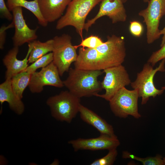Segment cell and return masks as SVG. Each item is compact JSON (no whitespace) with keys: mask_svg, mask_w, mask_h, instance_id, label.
Listing matches in <instances>:
<instances>
[{"mask_svg":"<svg viewBox=\"0 0 165 165\" xmlns=\"http://www.w3.org/2000/svg\"><path fill=\"white\" fill-rule=\"evenodd\" d=\"M101 70H90L71 68L67 78L63 81L69 91L79 98L96 96L103 89L98 77Z\"/></svg>","mask_w":165,"mask_h":165,"instance_id":"1","label":"cell"},{"mask_svg":"<svg viewBox=\"0 0 165 165\" xmlns=\"http://www.w3.org/2000/svg\"><path fill=\"white\" fill-rule=\"evenodd\" d=\"M96 49L95 59L92 70H104L122 64L124 61L126 48L122 37L108 36L106 41Z\"/></svg>","mask_w":165,"mask_h":165,"instance_id":"2","label":"cell"},{"mask_svg":"<svg viewBox=\"0 0 165 165\" xmlns=\"http://www.w3.org/2000/svg\"><path fill=\"white\" fill-rule=\"evenodd\" d=\"M103 0H72L66 12L57 21L56 29L60 30L68 26L74 27L82 38L86 18L90 11Z\"/></svg>","mask_w":165,"mask_h":165,"instance_id":"3","label":"cell"},{"mask_svg":"<svg viewBox=\"0 0 165 165\" xmlns=\"http://www.w3.org/2000/svg\"><path fill=\"white\" fill-rule=\"evenodd\" d=\"M46 104L49 107L52 117L56 120L70 123L79 112L80 98L69 91L49 98Z\"/></svg>","mask_w":165,"mask_h":165,"instance_id":"4","label":"cell"},{"mask_svg":"<svg viewBox=\"0 0 165 165\" xmlns=\"http://www.w3.org/2000/svg\"><path fill=\"white\" fill-rule=\"evenodd\" d=\"M165 59L162 60L159 66L154 69L153 67L147 62L145 64L142 70L137 74V78L130 85L134 89L138 90L139 97L141 98V104H146L151 97L155 98L162 94L164 90L157 89L155 86L153 79L158 72H164Z\"/></svg>","mask_w":165,"mask_h":165,"instance_id":"5","label":"cell"},{"mask_svg":"<svg viewBox=\"0 0 165 165\" xmlns=\"http://www.w3.org/2000/svg\"><path fill=\"white\" fill-rule=\"evenodd\" d=\"M137 90H129L125 87L119 89L109 101L110 109L114 115L121 118L128 116L138 119L141 116L138 111Z\"/></svg>","mask_w":165,"mask_h":165,"instance_id":"6","label":"cell"},{"mask_svg":"<svg viewBox=\"0 0 165 165\" xmlns=\"http://www.w3.org/2000/svg\"><path fill=\"white\" fill-rule=\"evenodd\" d=\"M53 39V61L57 67L60 76H62L69 70L71 64L76 61L78 47L72 45L71 37L68 34L56 36Z\"/></svg>","mask_w":165,"mask_h":165,"instance_id":"7","label":"cell"},{"mask_svg":"<svg viewBox=\"0 0 165 165\" xmlns=\"http://www.w3.org/2000/svg\"><path fill=\"white\" fill-rule=\"evenodd\" d=\"M147 7L140 11L139 16L146 26L147 42L152 43L161 35L159 28L161 18L165 15V0H149Z\"/></svg>","mask_w":165,"mask_h":165,"instance_id":"8","label":"cell"},{"mask_svg":"<svg viewBox=\"0 0 165 165\" xmlns=\"http://www.w3.org/2000/svg\"><path fill=\"white\" fill-rule=\"evenodd\" d=\"M103 72L105 76L101 83L105 92L96 96L109 101L119 89L130 84L131 82L127 71L122 64L105 69Z\"/></svg>","mask_w":165,"mask_h":165,"instance_id":"9","label":"cell"},{"mask_svg":"<svg viewBox=\"0 0 165 165\" xmlns=\"http://www.w3.org/2000/svg\"><path fill=\"white\" fill-rule=\"evenodd\" d=\"M58 68L53 61L39 72L31 74L28 85L30 91L33 93H39L46 86L62 88L64 85L60 77Z\"/></svg>","mask_w":165,"mask_h":165,"instance_id":"10","label":"cell"},{"mask_svg":"<svg viewBox=\"0 0 165 165\" xmlns=\"http://www.w3.org/2000/svg\"><path fill=\"white\" fill-rule=\"evenodd\" d=\"M104 16H108L113 24L126 21L127 15L123 3L121 0H103L97 13L85 23L84 30L88 31L97 20Z\"/></svg>","mask_w":165,"mask_h":165,"instance_id":"11","label":"cell"},{"mask_svg":"<svg viewBox=\"0 0 165 165\" xmlns=\"http://www.w3.org/2000/svg\"><path fill=\"white\" fill-rule=\"evenodd\" d=\"M68 143L72 145L75 151L84 150H109L117 148L120 144L117 136L102 134L95 138H79L71 140L68 141Z\"/></svg>","mask_w":165,"mask_h":165,"instance_id":"12","label":"cell"},{"mask_svg":"<svg viewBox=\"0 0 165 165\" xmlns=\"http://www.w3.org/2000/svg\"><path fill=\"white\" fill-rule=\"evenodd\" d=\"M12 11L13 16L12 22L15 28V33L12 38L14 46L19 47L36 40L38 28L32 29L28 27L23 16L22 7H16Z\"/></svg>","mask_w":165,"mask_h":165,"instance_id":"13","label":"cell"},{"mask_svg":"<svg viewBox=\"0 0 165 165\" xmlns=\"http://www.w3.org/2000/svg\"><path fill=\"white\" fill-rule=\"evenodd\" d=\"M28 48L26 55L23 60L17 59L19 47L14 46L9 50L3 60V63L7 70L6 73V79H11L15 75L24 71L28 66V57L32 50V42L28 43Z\"/></svg>","mask_w":165,"mask_h":165,"instance_id":"14","label":"cell"},{"mask_svg":"<svg viewBox=\"0 0 165 165\" xmlns=\"http://www.w3.org/2000/svg\"><path fill=\"white\" fill-rule=\"evenodd\" d=\"M72 0H37L41 13L48 23L61 18Z\"/></svg>","mask_w":165,"mask_h":165,"instance_id":"15","label":"cell"},{"mask_svg":"<svg viewBox=\"0 0 165 165\" xmlns=\"http://www.w3.org/2000/svg\"><path fill=\"white\" fill-rule=\"evenodd\" d=\"M79 112L82 120L96 128L100 134L116 136L112 126L93 111L81 104Z\"/></svg>","mask_w":165,"mask_h":165,"instance_id":"16","label":"cell"},{"mask_svg":"<svg viewBox=\"0 0 165 165\" xmlns=\"http://www.w3.org/2000/svg\"><path fill=\"white\" fill-rule=\"evenodd\" d=\"M7 102L10 108L18 115H21L24 110V105L21 100L13 90L11 79H6L0 85V102L1 106Z\"/></svg>","mask_w":165,"mask_h":165,"instance_id":"17","label":"cell"},{"mask_svg":"<svg viewBox=\"0 0 165 165\" xmlns=\"http://www.w3.org/2000/svg\"><path fill=\"white\" fill-rule=\"evenodd\" d=\"M8 8L10 11L17 7H24L31 12L37 18L38 24L46 27L48 24L43 17L40 12L37 0H7Z\"/></svg>","mask_w":165,"mask_h":165,"instance_id":"18","label":"cell"},{"mask_svg":"<svg viewBox=\"0 0 165 165\" xmlns=\"http://www.w3.org/2000/svg\"><path fill=\"white\" fill-rule=\"evenodd\" d=\"M32 43L33 47L28 57L29 63H33L41 57L53 51V39L44 42L35 40Z\"/></svg>","mask_w":165,"mask_h":165,"instance_id":"19","label":"cell"},{"mask_svg":"<svg viewBox=\"0 0 165 165\" xmlns=\"http://www.w3.org/2000/svg\"><path fill=\"white\" fill-rule=\"evenodd\" d=\"M31 74L24 70L15 75L11 79L13 90L21 99L23 97L24 90L29 84Z\"/></svg>","mask_w":165,"mask_h":165,"instance_id":"20","label":"cell"},{"mask_svg":"<svg viewBox=\"0 0 165 165\" xmlns=\"http://www.w3.org/2000/svg\"><path fill=\"white\" fill-rule=\"evenodd\" d=\"M122 157L123 159L136 160L141 162L143 165H164L163 159L160 155L142 158L136 156L128 151H124L122 152Z\"/></svg>","mask_w":165,"mask_h":165,"instance_id":"21","label":"cell"},{"mask_svg":"<svg viewBox=\"0 0 165 165\" xmlns=\"http://www.w3.org/2000/svg\"><path fill=\"white\" fill-rule=\"evenodd\" d=\"M53 60L52 53H49L42 56L32 63L26 68L25 71L32 74L35 72L36 70L40 68L46 67Z\"/></svg>","mask_w":165,"mask_h":165,"instance_id":"22","label":"cell"},{"mask_svg":"<svg viewBox=\"0 0 165 165\" xmlns=\"http://www.w3.org/2000/svg\"><path fill=\"white\" fill-rule=\"evenodd\" d=\"M108 154L104 156L95 160L90 165H112L115 161L118 155L117 148L108 150Z\"/></svg>","mask_w":165,"mask_h":165,"instance_id":"23","label":"cell"},{"mask_svg":"<svg viewBox=\"0 0 165 165\" xmlns=\"http://www.w3.org/2000/svg\"><path fill=\"white\" fill-rule=\"evenodd\" d=\"M104 42L97 36L91 35L83 39L80 44L77 46L89 48H96L103 43Z\"/></svg>","mask_w":165,"mask_h":165,"instance_id":"24","label":"cell"},{"mask_svg":"<svg viewBox=\"0 0 165 165\" xmlns=\"http://www.w3.org/2000/svg\"><path fill=\"white\" fill-rule=\"evenodd\" d=\"M164 59H165V42L160 49L152 53L147 62L153 67L158 61Z\"/></svg>","mask_w":165,"mask_h":165,"instance_id":"25","label":"cell"},{"mask_svg":"<svg viewBox=\"0 0 165 165\" xmlns=\"http://www.w3.org/2000/svg\"><path fill=\"white\" fill-rule=\"evenodd\" d=\"M129 30L130 33L133 36L140 37L143 33L144 28L143 25L140 22L134 20L130 22Z\"/></svg>","mask_w":165,"mask_h":165,"instance_id":"26","label":"cell"},{"mask_svg":"<svg viewBox=\"0 0 165 165\" xmlns=\"http://www.w3.org/2000/svg\"><path fill=\"white\" fill-rule=\"evenodd\" d=\"M6 6L4 0H0V12L2 17L9 21L13 20V15Z\"/></svg>","mask_w":165,"mask_h":165,"instance_id":"27","label":"cell"},{"mask_svg":"<svg viewBox=\"0 0 165 165\" xmlns=\"http://www.w3.org/2000/svg\"><path fill=\"white\" fill-rule=\"evenodd\" d=\"M14 27L13 22L7 26L5 25L2 26L0 29V48L2 49L5 42L6 37V31L9 28Z\"/></svg>","mask_w":165,"mask_h":165,"instance_id":"28","label":"cell"},{"mask_svg":"<svg viewBox=\"0 0 165 165\" xmlns=\"http://www.w3.org/2000/svg\"><path fill=\"white\" fill-rule=\"evenodd\" d=\"M160 35H163L162 40L160 45V46L161 47L165 42V26L162 30H160Z\"/></svg>","mask_w":165,"mask_h":165,"instance_id":"29","label":"cell"},{"mask_svg":"<svg viewBox=\"0 0 165 165\" xmlns=\"http://www.w3.org/2000/svg\"><path fill=\"white\" fill-rule=\"evenodd\" d=\"M123 3L126 2L127 0H121Z\"/></svg>","mask_w":165,"mask_h":165,"instance_id":"30","label":"cell"},{"mask_svg":"<svg viewBox=\"0 0 165 165\" xmlns=\"http://www.w3.org/2000/svg\"><path fill=\"white\" fill-rule=\"evenodd\" d=\"M143 2H148L149 0H143Z\"/></svg>","mask_w":165,"mask_h":165,"instance_id":"31","label":"cell"},{"mask_svg":"<svg viewBox=\"0 0 165 165\" xmlns=\"http://www.w3.org/2000/svg\"><path fill=\"white\" fill-rule=\"evenodd\" d=\"M163 160L164 163V165H165V157L163 158Z\"/></svg>","mask_w":165,"mask_h":165,"instance_id":"32","label":"cell"},{"mask_svg":"<svg viewBox=\"0 0 165 165\" xmlns=\"http://www.w3.org/2000/svg\"><path fill=\"white\" fill-rule=\"evenodd\" d=\"M162 89H163L164 90H165V86L162 87Z\"/></svg>","mask_w":165,"mask_h":165,"instance_id":"33","label":"cell"}]
</instances>
